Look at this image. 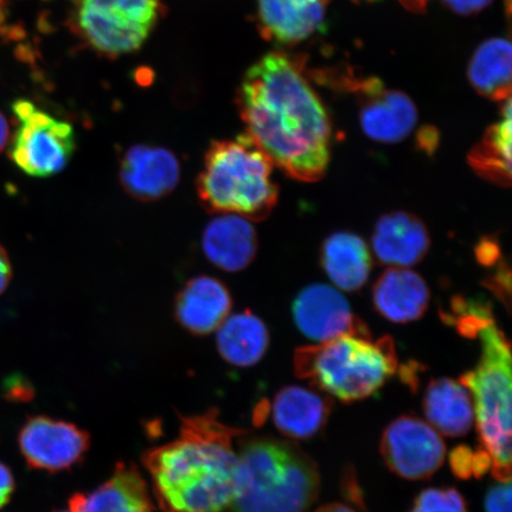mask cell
<instances>
[{"label": "cell", "instance_id": "1", "mask_svg": "<svg viewBox=\"0 0 512 512\" xmlns=\"http://www.w3.org/2000/svg\"><path fill=\"white\" fill-rule=\"evenodd\" d=\"M247 136L287 176L317 182L328 170L332 125L302 68L270 53L248 70L239 92Z\"/></svg>", "mask_w": 512, "mask_h": 512}, {"label": "cell", "instance_id": "2", "mask_svg": "<svg viewBox=\"0 0 512 512\" xmlns=\"http://www.w3.org/2000/svg\"><path fill=\"white\" fill-rule=\"evenodd\" d=\"M245 432L223 424L216 408L182 416L178 437L142 458L162 512H223L235 491L238 452Z\"/></svg>", "mask_w": 512, "mask_h": 512}, {"label": "cell", "instance_id": "3", "mask_svg": "<svg viewBox=\"0 0 512 512\" xmlns=\"http://www.w3.org/2000/svg\"><path fill=\"white\" fill-rule=\"evenodd\" d=\"M317 465L291 441L243 439L230 512H309L319 495Z\"/></svg>", "mask_w": 512, "mask_h": 512}, {"label": "cell", "instance_id": "4", "mask_svg": "<svg viewBox=\"0 0 512 512\" xmlns=\"http://www.w3.org/2000/svg\"><path fill=\"white\" fill-rule=\"evenodd\" d=\"M273 164L247 134L210 145L196 189L210 214H232L262 221L277 206L279 189Z\"/></svg>", "mask_w": 512, "mask_h": 512}, {"label": "cell", "instance_id": "5", "mask_svg": "<svg viewBox=\"0 0 512 512\" xmlns=\"http://www.w3.org/2000/svg\"><path fill=\"white\" fill-rule=\"evenodd\" d=\"M398 370L393 339L344 335L307 345L294 354V371L322 392L345 403L379 392Z\"/></svg>", "mask_w": 512, "mask_h": 512}, {"label": "cell", "instance_id": "6", "mask_svg": "<svg viewBox=\"0 0 512 512\" xmlns=\"http://www.w3.org/2000/svg\"><path fill=\"white\" fill-rule=\"evenodd\" d=\"M482 343V357L475 370L460 377L475 407L480 443L492 459L498 482L511 480V347L494 318L475 332Z\"/></svg>", "mask_w": 512, "mask_h": 512}, {"label": "cell", "instance_id": "7", "mask_svg": "<svg viewBox=\"0 0 512 512\" xmlns=\"http://www.w3.org/2000/svg\"><path fill=\"white\" fill-rule=\"evenodd\" d=\"M163 11L162 0H74L73 28L98 53L117 57L142 47Z\"/></svg>", "mask_w": 512, "mask_h": 512}, {"label": "cell", "instance_id": "8", "mask_svg": "<svg viewBox=\"0 0 512 512\" xmlns=\"http://www.w3.org/2000/svg\"><path fill=\"white\" fill-rule=\"evenodd\" d=\"M18 127L12 138L10 158L24 174L47 178L67 168L76 149L72 125L37 108L29 100L12 105Z\"/></svg>", "mask_w": 512, "mask_h": 512}, {"label": "cell", "instance_id": "9", "mask_svg": "<svg viewBox=\"0 0 512 512\" xmlns=\"http://www.w3.org/2000/svg\"><path fill=\"white\" fill-rule=\"evenodd\" d=\"M381 453L389 470L401 478H431L444 464L446 446L441 434L416 416H400L382 434Z\"/></svg>", "mask_w": 512, "mask_h": 512}, {"label": "cell", "instance_id": "10", "mask_svg": "<svg viewBox=\"0 0 512 512\" xmlns=\"http://www.w3.org/2000/svg\"><path fill=\"white\" fill-rule=\"evenodd\" d=\"M18 445L30 469L57 473L83 462L91 435L72 422L37 415L25 421Z\"/></svg>", "mask_w": 512, "mask_h": 512}, {"label": "cell", "instance_id": "11", "mask_svg": "<svg viewBox=\"0 0 512 512\" xmlns=\"http://www.w3.org/2000/svg\"><path fill=\"white\" fill-rule=\"evenodd\" d=\"M293 317L300 332L318 343L344 335H370L343 294L324 284L307 286L298 294Z\"/></svg>", "mask_w": 512, "mask_h": 512}, {"label": "cell", "instance_id": "12", "mask_svg": "<svg viewBox=\"0 0 512 512\" xmlns=\"http://www.w3.org/2000/svg\"><path fill=\"white\" fill-rule=\"evenodd\" d=\"M181 179V165L164 147L131 146L120 160L119 182L134 200L155 202L171 194Z\"/></svg>", "mask_w": 512, "mask_h": 512}, {"label": "cell", "instance_id": "13", "mask_svg": "<svg viewBox=\"0 0 512 512\" xmlns=\"http://www.w3.org/2000/svg\"><path fill=\"white\" fill-rule=\"evenodd\" d=\"M232 307V294L221 280L198 275L178 292L175 317L190 334L207 336L220 328Z\"/></svg>", "mask_w": 512, "mask_h": 512}, {"label": "cell", "instance_id": "14", "mask_svg": "<svg viewBox=\"0 0 512 512\" xmlns=\"http://www.w3.org/2000/svg\"><path fill=\"white\" fill-rule=\"evenodd\" d=\"M69 508L73 512H153L155 505L137 465L120 462L105 483L70 498Z\"/></svg>", "mask_w": 512, "mask_h": 512}, {"label": "cell", "instance_id": "15", "mask_svg": "<svg viewBox=\"0 0 512 512\" xmlns=\"http://www.w3.org/2000/svg\"><path fill=\"white\" fill-rule=\"evenodd\" d=\"M371 245L381 264L407 268L425 258L431 238L419 217L394 211L377 221Z\"/></svg>", "mask_w": 512, "mask_h": 512}, {"label": "cell", "instance_id": "16", "mask_svg": "<svg viewBox=\"0 0 512 512\" xmlns=\"http://www.w3.org/2000/svg\"><path fill=\"white\" fill-rule=\"evenodd\" d=\"M325 0H258V22L267 38L280 44L310 40L325 27Z\"/></svg>", "mask_w": 512, "mask_h": 512}, {"label": "cell", "instance_id": "17", "mask_svg": "<svg viewBox=\"0 0 512 512\" xmlns=\"http://www.w3.org/2000/svg\"><path fill=\"white\" fill-rule=\"evenodd\" d=\"M202 251L215 267L235 273L252 264L258 252V235L243 217L222 214L211 220L202 234Z\"/></svg>", "mask_w": 512, "mask_h": 512}, {"label": "cell", "instance_id": "18", "mask_svg": "<svg viewBox=\"0 0 512 512\" xmlns=\"http://www.w3.org/2000/svg\"><path fill=\"white\" fill-rule=\"evenodd\" d=\"M419 113L409 96L394 89H377L364 102L361 128L373 142L398 144L411 136L418 125Z\"/></svg>", "mask_w": 512, "mask_h": 512}, {"label": "cell", "instance_id": "19", "mask_svg": "<svg viewBox=\"0 0 512 512\" xmlns=\"http://www.w3.org/2000/svg\"><path fill=\"white\" fill-rule=\"evenodd\" d=\"M430 297L425 280L418 273L403 267L388 268L373 288L376 311L398 324L415 322L424 316Z\"/></svg>", "mask_w": 512, "mask_h": 512}, {"label": "cell", "instance_id": "20", "mask_svg": "<svg viewBox=\"0 0 512 512\" xmlns=\"http://www.w3.org/2000/svg\"><path fill=\"white\" fill-rule=\"evenodd\" d=\"M331 401L299 386H288L275 395L272 418L277 430L285 437L305 440L315 437L328 421Z\"/></svg>", "mask_w": 512, "mask_h": 512}, {"label": "cell", "instance_id": "21", "mask_svg": "<svg viewBox=\"0 0 512 512\" xmlns=\"http://www.w3.org/2000/svg\"><path fill=\"white\" fill-rule=\"evenodd\" d=\"M422 407L428 424L445 437H464L475 424L472 396L469 389L460 381H431L426 389Z\"/></svg>", "mask_w": 512, "mask_h": 512}, {"label": "cell", "instance_id": "22", "mask_svg": "<svg viewBox=\"0 0 512 512\" xmlns=\"http://www.w3.org/2000/svg\"><path fill=\"white\" fill-rule=\"evenodd\" d=\"M320 260L332 283L347 292L361 290L373 266L367 243L348 232L330 235L323 243Z\"/></svg>", "mask_w": 512, "mask_h": 512}, {"label": "cell", "instance_id": "23", "mask_svg": "<svg viewBox=\"0 0 512 512\" xmlns=\"http://www.w3.org/2000/svg\"><path fill=\"white\" fill-rule=\"evenodd\" d=\"M217 350L229 364L249 368L258 364L270 345L267 326L251 311L228 317L217 332Z\"/></svg>", "mask_w": 512, "mask_h": 512}, {"label": "cell", "instance_id": "24", "mask_svg": "<svg viewBox=\"0 0 512 512\" xmlns=\"http://www.w3.org/2000/svg\"><path fill=\"white\" fill-rule=\"evenodd\" d=\"M467 78L476 91L491 98L510 95L512 46L507 37H491L479 44L467 67Z\"/></svg>", "mask_w": 512, "mask_h": 512}, {"label": "cell", "instance_id": "25", "mask_svg": "<svg viewBox=\"0 0 512 512\" xmlns=\"http://www.w3.org/2000/svg\"><path fill=\"white\" fill-rule=\"evenodd\" d=\"M512 144V104L510 95L505 96L501 115L486 133L470 157L473 169L488 181L510 187Z\"/></svg>", "mask_w": 512, "mask_h": 512}, {"label": "cell", "instance_id": "26", "mask_svg": "<svg viewBox=\"0 0 512 512\" xmlns=\"http://www.w3.org/2000/svg\"><path fill=\"white\" fill-rule=\"evenodd\" d=\"M409 512H469L465 498L454 488H430L420 492Z\"/></svg>", "mask_w": 512, "mask_h": 512}, {"label": "cell", "instance_id": "27", "mask_svg": "<svg viewBox=\"0 0 512 512\" xmlns=\"http://www.w3.org/2000/svg\"><path fill=\"white\" fill-rule=\"evenodd\" d=\"M486 512H511V480L498 482L486 492Z\"/></svg>", "mask_w": 512, "mask_h": 512}, {"label": "cell", "instance_id": "28", "mask_svg": "<svg viewBox=\"0 0 512 512\" xmlns=\"http://www.w3.org/2000/svg\"><path fill=\"white\" fill-rule=\"evenodd\" d=\"M475 451L469 446H458L450 454V466L454 476L460 479L473 477Z\"/></svg>", "mask_w": 512, "mask_h": 512}, {"label": "cell", "instance_id": "29", "mask_svg": "<svg viewBox=\"0 0 512 512\" xmlns=\"http://www.w3.org/2000/svg\"><path fill=\"white\" fill-rule=\"evenodd\" d=\"M440 2L458 15L470 16L488 9L494 0H440Z\"/></svg>", "mask_w": 512, "mask_h": 512}, {"label": "cell", "instance_id": "30", "mask_svg": "<svg viewBox=\"0 0 512 512\" xmlns=\"http://www.w3.org/2000/svg\"><path fill=\"white\" fill-rule=\"evenodd\" d=\"M16 489V480L10 467L0 462V510L11 501Z\"/></svg>", "mask_w": 512, "mask_h": 512}, {"label": "cell", "instance_id": "31", "mask_svg": "<svg viewBox=\"0 0 512 512\" xmlns=\"http://www.w3.org/2000/svg\"><path fill=\"white\" fill-rule=\"evenodd\" d=\"M499 256L501 253H499L498 245L494 240L485 239L477 247V258L485 266L495 264Z\"/></svg>", "mask_w": 512, "mask_h": 512}, {"label": "cell", "instance_id": "32", "mask_svg": "<svg viewBox=\"0 0 512 512\" xmlns=\"http://www.w3.org/2000/svg\"><path fill=\"white\" fill-rule=\"evenodd\" d=\"M12 279V266L8 253L5 248L0 245V296L9 287Z\"/></svg>", "mask_w": 512, "mask_h": 512}, {"label": "cell", "instance_id": "33", "mask_svg": "<svg viewBox=\"0 0 512 512\" xmlns=\"http://www.w3.org/2000/svg\"><path fill=\"white\" fill-rule=\"evenodd\" d=\"M10 139V128L8 120L0 113V153H2L8 145Z\"/></svg>", "mask_w": 512, "mask_h": 512}, {"label": "cell", "instance_id": "34", "mask_svg": "<svg viewBox=\"0 0 512 512\" xmlns=\"http://www.w3.org/2000/svg\"><path fill=\"white\" fill-rule=\"evenodd\" d=\"M315 512H357L347 504L343 503H329L318 508Z\"/></svg>", "mask_w": 512, "mask_h": 512}, {"label": "cell", "instance_id": "35", "mask_svg": "<svg viewBox=\"0 0 512 512\" xmlns=\"http://www.w3.org/2000/svg\"><path fill=\"white\" fill-rule=\"evenodd\" d=\"M5 3V0H0V6H2Z\"/></svg>", "mask_w": 512, "mask_h": 512}, {"label": "cell", "instance_id": "36", "mask_svg": "<svg viewBox=\"0 0 512 512\" xmlns=\"http://www.w3.org/2000/svg\"><path fill=\"white\" fill-rule=\"evenodd\" d=\"M55 512H73V511L62 510V511H55Z\"/></svg>", "mask_w": 512, "mask_h": 512}, {"label": "cell", "instance_id": "37", "mask_svg": "<svg viewBox=\"0 0 512 512\" xmlns=\"http://www.w3.org/2000/svg\"><path fill=\"white\" fill-rule=\"evenodd\" d=\"M413 2H419V0H413Z\"/></svg>", "mask_w": 512, "mask_h": 512}]
</instances>
